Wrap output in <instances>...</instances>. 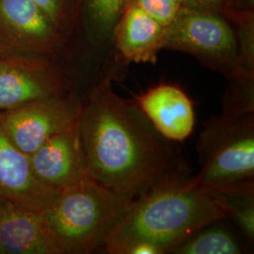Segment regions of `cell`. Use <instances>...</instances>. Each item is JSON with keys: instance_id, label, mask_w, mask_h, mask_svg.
<instances>
[{"instance_id": "8992f818", "label": "cell", "mask_w": 254, "mask_h": 254, "mask_svg": "<svg viewBox=\"0 0 254 254\" xmlns=\"http://www.w3.org/2000/svg\"><path fill=\"white\" fill-rule=\"evenodd\" d=\"M82 105L73 92L29 102L0 112V129L12 145L30 155L52 136L76 125Z\"/></svg>"}, {"instance_id": "52a82bcc", "label": "cell", "mask_w": 254, "mask_h": 254, "mask_svg": "<svg viewBox=\"0 0 254 254\" xmlns=\"http://www.w3.org/2000/svg\"><path fill=\"white\" fill-rule=\"evenodd\" d=\"M70 92H73L72 80L55 59L41 55H0V112Z\"/></svg>"}, {"instance_id": "277c9868", "label": "cell", "mask_w": 254, "mask_h": 254, "mask_svg": "<svg viewBox=\"0 0 254 254\" xmlns=\"http://www.w3.org/2000/svg\"><path fill=\"white\" fill-rule=\"evenodd\" d=\"M196 149L200 170L190 177L192 187L211 192L254 190V113L211 116Z\"/></svg>"}, {"instance_id": "8fae6325", "label": "cell", "mask_w": 254, "mask_h": 254, "mask_svg": "<svg viewBox=\"0 0 254 254\" xmlns=\"http://www.w3.org/2000/svg\"><path fill=\"white\" fill-rule=\"evenodd\" d=\"M134 101L166 138L182 142L192 134L195 125L193 104L178 86L158 84L137 95Z\"/></svg>"}, {"instance_id": "ac0fdd59", "label": "cell", "mask_w": 254, "mask_h": 254, "mask_svg": "<svg viewBox=\"0 0 254 254\" xmlns=\"http://www.w3.org/2000/svg\"><path fill=\"white\" fill-rule=\"evenodd\" d=\"M67 39L73 33L84 0H31Z\"/></svg>"}, {"instance_id": "7c38bea8", "label": "cell", "mask_w": 254, "mask_h": 254, "mask_svg": "<svg viewBox=\"0 0 254 254\" xmlns=\"http://www.w3.org/2000/svg\"><path fill=\"white\" fill-rule=\"evenodd\" d=\"M0 254H59L44 213L0 199Z\"/></svg>"}, {"instance_id": "d6986e66", "label": "cell", "mask_w": 254, "mask_h": 254, "mask_svg": "<svg viewBox=\"0 0 254 254\" xmlns=\"http://www.w3.org/2000/svg\"><path fill=\"white\" fill-rule=\"evenodd\" d=\"M142 9L163 27L168 26L181 9L180 0H126Z\"/></svg>"}, {"instance_id": "2e32d148", "label": "cell", "mask_w": 254, "mask_h": 254, "mask_svg": "<svg viewBox=\"0 0 254 254\" xmlns=\"http://www.w3.org/2000/svg\"><path fill=\"white\" fill-rule=\"evenodd\" d=\"M221 14L236 25L241 73L254 76V9H225Z\"/></svg>"}, {"instance_id": "ffe728a7", "label": "cell", "mask_w": 254, "mask_h": 254, "mask_svg": "<svg viewBox=\"0 0 254 254\" xmlns=\"http://www.w3.org/2000/svg\"><path fill=\"white\" fill-rule=\"evenodd\" d=\"M228 0H180L182 8L221 13Z\"/></svg>"}, {"instance_id": "6da1fadb", "label": "cell", "mask_w": 254, "mask_h": 254, "mask_svg": "<svg viewBox=\"0 0 254 254\" xmlns=\"http://www.w3.org/2000/svg\"><path fill=\"white\" fill-rule=\"evenodd\" d=\"M113 77L92 86L82 105L78 130L93 180L136 199L165 176L189 168L177 142L162 136L134 100L118 95Z\"/></svg>"}, {"instance_id": "e0dca14e", "label": "cell", "mask_w": 254, "mask_h": 254, "mask_svg": "<svg viewBox=\"0 0 254 254\" xmlns=\"http://www.w3.org/2000/svg\"><path fill=\"white\" fill-rule=\"evenodd\" d=\"M229 80L230 85L222 96L219 114L241 117L254 113V76L239 75Z\"/></svg>"}, {"instance_id": "44dd1931", "label": "cell", "mask_w": 254, "mask_h": 254, "mask_svg": "<svg viewBox=\"0 0 254 254\" xmlns=\"http://www.w3.org/2000/svg\"><path fill=\"white\" fill-rule=\"evenodd\" d=\"M254 0H228L225 9H254Z\"/></svg>"}, {"instance_id": "ba28073f", "label": "cell", "mask_w": 254, "mask_h": 254, "mask_svg": "<svg viewBox=\"0 0 254 254\" xmlns=\"http://www.w3.org/2000/svg\"><path fill=\"white\" fill-rule=\"evenodd\" d=\"M67 41L31 0H0V55H41L55 59Z\"/></svg>"}, {"instance_id": "9c48e42d", "label": "cell", "mask_w": 254, "mask_h": 254, "mask_svg": "<svg viewBox=\"0 0 254 254\" xmlns=\"http://www.w3.org/2000/svg\"><path fill=\"white\" fill-rule=\"evenodd\" d=\"M29 156L37 177L61 192L90 177L82 148L78 122L52 136Z\"/></svg>"}, {"instance_id": "7a4b0ae2", "label": "cell", "mask_w": 254, "mask_h": 254, "mask_svg": "<svg viewBox=\"0 0 254 254\" xmlns=\"http://www.w3.org/2000/svg\"><path fill=\"white\" fill-rule=\"evenodd\" d=\"M189 168L165 176L132 200L102 248L104 254H127L136 244L168 254L209 224L227 218L209 191L192 187Z\"/></svg>"}, {"instance_id": "30bf717a", "label": "cell", "mask_w": 254, "mask_h": 254, "mask_svg": "<svg viewBox=\"0 0 254 254\" xmlns=\"http://www.w3.org/2000/svg\"><path fill=\"white\" fill-rule=\"evenodd\" d=\"M59 194L37 177L29 156L12 145L0 129V199L44 213Z\"/></svg>"}, {"instance_id": "9a60e30c", "label": "cell", "mask_w": 254, "mask_h": 254, "mask_svg": "<svg viewBox=\"0 0 254 254\" xmlns=\"http://www.w3.org/2000/svg\"><path fill=\"white\" fill-rule=\"evenodd\" d=\"M211 193L225 211L227 218H233L246 238L254 242V190L212 191Z\"/></svg>"}, {"instance_id": "4fadbf2b", "label": "cell", "mask_w": 254, "mask_h": 254, "mask_svg": "<svg viewBox=\"0 0 254 254\" xmlns=\"http://www.w3.org/2000/svg\"><path fill=\"white\" fill-rule=\"evenodd\" d=\"M164 27L142 9L126 3L112 30L114 46L122 61L155 64L164 48Z\"/></svg>"}, {"instance_id": "3957f363", "label": "cell", "mask_w": 254, "mask_h": 254, "mask_svg": "<svg viewBox=\"0 0 254 254\" xmlns=\"http://www.w3.org/2000/svg\"><path fill=\"white\" fill-rule=\"evenodd\" d=\"M132 200L91 177L61 191L44 212L59 254H89L102 250Z\"/></svg>"}, {"instance_id": "5b68a950", "label": "cell", "mask_w": 254, "mask_h": 254, "mask_svg": "<svg viewBox=\"0 0 254 254\" xmlns=\"http://www.w3.org/2000/svg\"><path fill=\"white\" fill-rule=\"evenodd\" d=\"M163 45L195 57L228 79L243 75L235 30L221 13L181 8L164 27Z\"/></svg>"}, {"instance_id": "5bb4252c", "label": "cell", "mask_w": 254, "mask_h": 254, "mask_svg": "<svg viewBox=\"0 0 254 254\" xmlns=\"http://www.w3.org/2000/svg\"><path fill=\"white\" fill-rule=\"evenodd\" d=\"M242 248L235 236L225 228L209 224L175 246L168 254H239Z\"/></svg>"}]
</instances>
